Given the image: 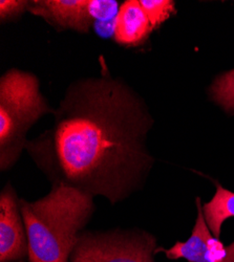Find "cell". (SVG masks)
I'll return each instance as SVG.
<instances>
[{"label": "cell", "mask_w": 234, "mask_h": 262, "mask_svg": "<svg viewBox=\"0 0 234 262\" xmlns=\"http://www.w3.org/2000/svg\"><path fill=\"white\" fill-rule=\"evenodd\" d=\"M154 31L140 2L127 0L120 7L114 23L115 41L124 47H138Z\"/></svg>", "instance_id": "cell-8"}, {"label": "cell", "mask_w": 234, "mask_h": 262, "mask_svg": "<svg viewBox=\"0 0 234 262\" xmlns=\"http://www.w3.org/2000/svg\"><path fill=\"white\" fill-rule=\"evenodd\" d=\"M209 95L226 113L234 115V70L217 77L210 86Z\"/></svg>", "instance_id": "cell-10"}, {"label": "cell", "mask_w": 234, "mask_h": 262, "mask_svg": "<svg viewBox=\"0 0 234 262\" xmlns=\"http://www.w3.org/2000/svg\"><path fill=\"white\" fill-rule=\"evenodd\" d=\"M94 196L65 183L36 202L19 200L30 262H70L80 231L94 212Z\"/></svg>", "instance_id": "cell-2"}, {"label": "cell", "mask_w": 234, "mask_h": 262, "mask_svg": "<svg viewBox=\"0 0 234 262\" xmlns=\"http://www.w3.org/2000/svg\"><path fill=\"white\" fill-rule=\"evenodd\" d=\"M140 5L154 30L176 14V3L172 0H141Z\"/></svg>", "instance_id": "cell-11"}, {"label": "cell", "mask_w": 234, "mask_h": 262, "mask_svg": "<svg viewBox=\"0 0 234 262\" xmlns=\"http://www.w3.org/2000/svg\"><path fill=\"white\" fill-rule=\"evenodd\" d=\"M88 9L92 21L108 23L110 20H116L120 7L115 0H89Z\"/></svg>", "instance_id": "cell-12"}, {"label": "cell", "mask_w": 234, "mask_h": 262, "mask_svg": "<svg viewBox=\"0 0 234 262\" xmlns=\"http://www.w3.org/2000/svg\"><path fill=\"white\" fill-rule=\"evenodd\" d=\"M203 213L212 235L220 239L224 222L234 217V193L218 185L214 198L204 205Z\"/></svg>", "instance_id": "cell-9"}, {"label": "cell", "mask_w": 234, "mask_h": 262, "mask_svg": "<svg viewBox=\"0 0 234 262\" xmlns=\"http://www.w3.org/2000/svg\"><path fill=\"white\" fill-rule=\"evenodd\" d=\"M52 112L40 93L39 80L17 69L0 79V168H11L27 146L29 129Z\"/></svg>", "instance_id": "cell-3"}, {"label": "cell", "mask_w": 234, "mask_h": 262, "mask_svg": "<svg viewBox=\"0 0 234 262\" xmlns=\"http://www.w3.org/2000/svg\"><path fill=\"white\" fill-rule=\"evenodd\" d=\"M31 2L21 0H2L0 2V19L2 21L13 20L30 8Z\"/></svg>", "instance_id": "cell-13"}, {"label": "cell", "mask_w": 234, "mask_h": 262, "mask_svg": "<svg viewBox=\"0 0 234 262\" xmlns=\"http://www.w3.org/2000/svg\"><path fill=\"white\" fill-rule=\"evenodd\" d=\"M197 222L187 242L177 243L168 250L157 249L156 253L164 252L169 259L185 258L188 262H234V243L225 247L212 235L205 221L200 198H197Z\"/></svg>", "instance_id": "cell-5"}, {"label": "cell", "mask_w": 234, "mask_h": 262, "mask_svg": "<svg viewBox=\"0 0 234 262\" xmlns=\"http://www.w3.org/2000/svg\"><path fill=\"white\" fill-rule=\"evenodd\" d=\"M54 114L53 128L33 149L49 152L55 183L113 205L141 188L154 163L145 146L153 119L129 85L106 71L75 81Z\"/></svg>", "instance_id": "cell-1"}, {"label": "cell", "mask_w": 234, "mask_h": 262, "mask_svg": "<svg viewBox=\"0 0 234 262\" xmlns=\"http://www.w3.org/2000/svg\"><path fill=\"white\" fill-rule=\"evenodd\" d=\"M88 6L89 0H39L31 2L29 11L56 28L87 33L92 25Z\"/></svg>", "instance_id": "cell-7"}, {"label": "cell", "mask_w": 234, "mask_h": 262, "mask_svg": "<svg viewBox=\"0 0 234 262\" xmlns=\"http://www.w3.org/2000/svg\"><path fill=\"white\" fill-rule=\"evenodd\" d=\"M29 255V242L19 202L13 188L7 186L0 195V262Z\"/></svg>", "instance_id": "cell-6"}, {"label": "cell", "mask_w": 234, "mask_h": 262, "mask_svg": "<svg viewBox=\"0 0 234 262\" xmlns=\"http://www.w3.org/2000/svg\"><path fill=\"white\" fill-rule=\"evenodd\" d=\"M157 240L140 230L85 232L70 257V262H154Z\"/></svg>", "instance_id": "cell-4"}]
</instances>
